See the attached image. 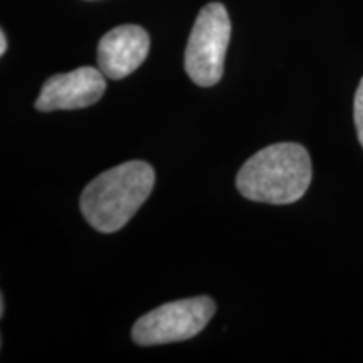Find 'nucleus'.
Segmentation results:
<instances>
[{
  "mask_svg": "<svg viewBox=\"0 0 363 363\" xmlns=\"http://www.w3.org/2000/svg\"><path fill=\"white\" fill-rule=\"evenodd\" d=\"M155 185V172L147 162L133 160L103 172L81 194V212L91 227L111 234L126 225Z\"/></svg>",
  "mask_w": 363,
  "mask_h": 363,
  "instance_id": "nucleus-1",
  "label": "nucleus"
},
{
  "mask_svg": "<svg viewBox=\"0 0 363 363\" xmlns=\"http://www.w3.org/2000/svg\"><path fill=\"white\" fill-rule=\"evenodd\" d=\"M106 76L96 67H78L71 72L54 74L45 81L35 99L38 111L79 110L101 99L106 89Z\"/></svg>",
  "mask_w": 363,
  "mask_h": 363,
  "instance_id": "nucleus-5",
  "label": "nucleus"
},
{
  "mask_svg": "<svg viewBox=\"0 0 363 363\" xmlns=\"http://www.w3.org/2000/svg\"><path fill=\"white\" fill-rule=\"evenodd\" d=\"M230 40V19L219 2L207 4L199 12L185 49V71L197 86L211 88L224 72V59Z\"/></svg>",
  "mask_w": 363,
  "mask_h": 363,
  "instance_id": "nucleus-3",
  "label": "nucleus"
},
{
  "mask_svg": "<svg viewBox=\"0 0 363 363\" xmlns=\"http://www.w3.org/2000/svg\"><path fill=\"white\" fill-rule=\"evenodd\" d=\"M311 158L298 143L262 148L240 167L235 185L254 202L286 206L299 201L311 184Z\"/></svg>",
  "mask_w": 363,
  "mask_h": 363,
  "instance_id": "nucleus-2",
  "label": "nucleus"
},
{
  "mask_svg": "<svg viewBox=\"0 0 363 363\" xmlns=\"http://www.w3.org/2000/svg\"><path fill=\"white\" fill-rule=\"evenodd\" d=\"M150 51V38L140 26H120L98 44V66L106 78L123 79L138 69Z\"/></svg>",
  "mask_w": 363,
  "mask_h": 363,
  "instance_id": "nucleus-6",
  "label": "nucleus"
},
{
  "mask_svg": "<svg viewBox=\"0 0 363 363\" xmlns=\"http://www.w3.org/2000/svg\"><path fill=\"white\" fill-rule=\"evenodd\" d=\"M4 311H6V301L4 298H0V316H4Z\"/></svg>",
  "mask_w": 363,
  "mask_h": 363,
  "instance_id": "nucleus-9",
  "label": "nucleus"
},
{
  "mask_svg": "<svg viewBox=\"0 0 363 363\" xmlns=\"http://www.w3.org/2000/svg\"><path fill=\"white\" fill-rule=\"evenodd\" d=\"M353 118H355L358 142H360L363 147V78L360 81V84H358L355 101H353Z\"/></svg>",
  "mask_w": 363,
  "mask_h": 363,
  "instance_id": "nucleus-7",
  "label": "nucleus"
},
{
  "mask_svg": "<svg viewBox=\"0 0 363 363\" xmlns=\"http://www.w3.org/2000/svg\"><path fill=\"white\" fill-rule=\"evenodd\" d=\"M7 52V38H6V33H0V54H6Z\"/></svg>",
  "mask_w": 363,
  "mask_h": 363,
  "instance_id": "nucleus-8",
  "label": "nucleus"
},
{
  "mask_svg": "<svg viewBox=\"0 0 363 363\" xmlns=\"http://www.w3.org/2000/svg\"><path fill=\"white\" fill-rule=\"evenodd\" d=\"M214 313L216 303L207 296L165 303L136 321L131 338L140 347L185 342L201 333Z\"/></svg>",
  "mask_w": 363,
  "mask_h": 363,
  "instance_id": "nucleus-4",
  "label": "nucleus"
}]
</instances>
